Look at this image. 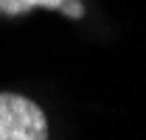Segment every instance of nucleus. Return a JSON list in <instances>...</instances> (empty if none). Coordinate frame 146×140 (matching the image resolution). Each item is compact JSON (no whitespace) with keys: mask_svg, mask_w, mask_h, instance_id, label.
<instances>
[{"mask_svg":"<svg viewBox=\"0 0 146 140\" xmlns=\"http://www.w3.org/2000/svg\"><path fill=\"white\" fill-rule=\"evenodd\" d=\"M65 3H79V0H20V9L25 14V11H31L36 6H42V9H62Z\"/></svg>","mask_w":146,"mask_h":140,"instance_id":"nucleus-2","label":"nucleus"},{"mask_svg":"<svg viewBox=\"0 0 146 140\" xmlns=\"http://www.w3.org/2000/svg\"><path fill=\"white\" fill-rule=\"evenodd\" d=\"M62 11H65V17H82V6L79 3H65Z\"/></svg>","mask_w":146,"mask_h":140,"instance_id":"nucleus-3","label":"nucleus"},{"mask_svg":"<svg viewBox=\"0 0 146 140\" xmlns=\"http://www.w3.org/2000/svg\"><path fill=\"white\" fill-rule=\"evenodd\" d=\"M0 140H48L42 109L14 92H0Z\"/></svg>","mask_w":146,"mask_h":140,"instance_id":"nucleus-1","label":"nucleus"}]
</instances>
